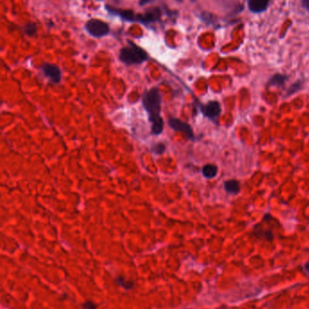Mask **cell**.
Listing matches in <instances>:
<instances>
[{
  "label": "cell",
  "mask_w": 309,
  "mask_h": 309,
  "mask_svg": "<svg viewBox=\"0 0 309 309\" xmlns=\"http://www.w3.org/2000/svg\"><path fill=\"white\" fill-rule=\"evenodd\" d=\"M202 111L204 116L211 120H215L219 118L222 113V107L217 102H210L206 105L202 107Z\"/></svg>",
  "instance_id": "cell-5"
},
{
  "label": "cell",
  "mask_w": 309,
  "mask_h": 309,
  "mask_svg": "<svg viewBox=\"0 0 309 309\" xmlns=\"http://www.w3.org/2000/svg\"><path fill=\"white\" fill-rule=\"evenodd\" d=\"M142 103L146 111L149 114L153 135H159L163 130V120L160 116L161 97L156 88L151 89L150 91L145 92Z\"/></svg>",
  "instance_id": "cell-1"
},
{
  "label": "cell",
  "mask_w": 309,
  "mask_h": 309,
  "mask_svg": "<svg viewBox=\"0 0 309 309\" xmlns=\"http://www.w3.org/2000/svg\"><path fill=\"white\" fill-rule=\"evenodd\" d=\"M304 268H305V273H306V274H307V275L309 276V261L308 262H306V263L305 264V266H304Z\"/></svg>",
  "instance_id": "cell-18"
},
{
  "label": "cell",
  "mask_w": 309,
  "mask_h": 309,
  "mask_svg": "<svg viewBox=\"0 0 309 309\" xmlns=\"http://www.w3.org/2000/svg\"><path fill=\"white\" fill-rule=\"evenodd\" d=\"M224 187H225L227 192L229 194H232V195H236L241 191V185H240V183L237 180L226 181L225 184H224Z\"/></svg>",
  "instance_id": "cell-9"
},
{
  "label": "cell",
  "mask_w": 309,
  "mask_h": 309,
  "mask_svg": "<svg viewBox=\"0 0 309 309\" xmlns=\"http://www.w3.org/2000/svg\"><path fill=\"white\" fill-rule=\"evenodd\" d=\"M203 173L206 178H215L217 176V167L212 164H208L206 166H203Z\"/></svg>",
  "instance_id": "cell-10"
},
{
  "label": "cell",
  "mask_w": 309,
  "mask_h": 309,
  "mask_svg": "<svg viewBox=\"0 0 309 309\" xmlns=\"http://www.w3.org/2000/svg\"><path fill=\"white\" fill-rule=\"evenodd\" d=\"M191 1H195V0H191Z\"/></svg>",
  "instance_id": "cell-21"
},
{
  "label": "cell",
  "mask_w": 309,
  "mask_h": 309,
  "mask_svg": "<svg viewBox=\"0 0 309 309\" xmlns=\"http://www.w3.org/2000/svg\"><path fill=\"white\" fill-rule=\"evenodd\" d=\"M160 12L158 8H153L149 11L146 12L144 15H138L136 19L140 20L142 23H150V22H154L160 18Z\"/></svg>",
  "instance_id": "cell-8"
},
{
  "label": "cell",
  "mask_w": 309,
  "mask_h": 309,
  "mask_svg": "<svg viewBox=\"0 0 309 309\" xmlns=\"http://www.w3.org/2000/svg\"><path fill=\"white\" fill-rule=\"evenodd\" d=\"M153 0H141V2H140V5L141 6H143V5L148 4L150 2H152Z\"/></svg>",
  "instance_id": "cell-19"
},
{
  "label": "cell",
  "mask_w": 309,
  "mask_h": 309,
  "mask_svg": "<svg viewBox=\"0 0 309 309\" xmlns=\"http://www.w3.org/2000/svg\"><path fill=\"white\" fill-rule=\"evenodd\" d=\"M165 148L166 147H165V144H157L153 147V153H155L156 154H162V153H165Z\"/></svg>",
  "instance_id": "cell-14"
},
{
  "label": "cell",
  "mask_w": 309,
  "mask_h": 309,
  "mask_svg": "<svg viewBox=\"0 0 309 309\" xmlns=\"http://www.w3.org/2000/svg\"><path fill=\"white\" fill-rule=\"evenodd\" d=\"M302 3L304 8L306 9V11L309 12V0H302Z\"/></svg>",
  "instance_id": "cell-17"
},
{
  "label": "cell",
  "mask_w": 309,
  "mask_h": 309,
  "mask_svg": "<svg viewBox=\"0 0 309 309\" xmlns=\"http://www.w3.org/2000/svg\"><path fill=\"white\" fill-rule=\"evenodd\" d=\"M43 71L53 83H59L61 81V71L57 65L46 64L43 66Z\"/></svg>",
  "instance_id": "cell-6"
},
{
  "label": "cell",
  "mask_w": 309,
  "mask_h": 309,
  "mask_svg": "<svg viewBox=\"0 0 309 309\" xmlns=\"http://www.w3.org/2000/svg\"><path fill=\"white\" fill-rule=\"evenodd\" d=\"M177 1H179V2H181V0H177Z\"/></svg>",
  "instance_id": "cell-20"
},
{
  "label": "cell",
  "mask_w": 309,
  "mask_h": 309,
  "mask_svg": "<svg viewBox=\"0 0 309 309\" xmlns=\"http://www.w3.org/2000/svg\"><path fill=\"white\" fill-rule=\"evenodd\" d=\"M270 0H248V8L253 13H261L267 8Z\"/></svg>",
  "instance_id": "cell-7"
},
{
  "label": "cell",
  "mask_w": 309,
  "mask_h": 309,
  "mask_svg": "<svg viewBox=\"0 0 309 309\" xmlns=\"http://www.w3.org/2000/svg\"><path fill=\"white\" fill-rule=\"evenodd\" d=\"M108 10L112 12V13H115L117 15H121L122 18L129 20V21H134L136 19L134 16V12L131 11V10H113V9L109 8H108Z\"/></svg>",
  "instance_id": "cell-11"
},
{
  "label": "cell",
  "mask_w": 309,
  "mask_h": 309,
  "mask_svg": "<svg viewBox=\"0 0 309 309\" xmlns=\"http://www.w3.org/2000/svg\"><path fill=\"white\" fill-rule=\"evenodd\" d=\"M35 31H37V29H35V25L34 23H29L26 27V33L28 35L34 34L35 33Z\"/></svg>",
  "instance_id": "cell-15"
},
{
  "label": "cell",
  "mask_w": 309,
  "mask_h": 309,
  "mask_svg": "<svg viewBox=\"0 0 309 309\" xmlns=\"http://www.w3.org/2000/svg\"><path fill=\"white\" fill-rule=\"evenodd\" d=\"M169 125L170 127L174 129L175 131L183 132L184 134H186V136L188 137V139L190 140H194V135H193V131H192V128H191V126L184 122V121H180L179 119H175V118H171L169 120Z\"/></svg>",
  "instance_id": "cell-4"
},
{
  "label": "cell",
  "mask_w": 309,
  "mask_h": 309,
  "mask_svg": "<svg viewBox=\"0 0 309 309\" xmlns=\"http://www.w3.org/2000/svg\"><path fill=\"white\" fill-rule=\"evenodd\" d=\"M147 59V53L131 42L130 46L121 50L120 60L126 64H137L143 63Z\"/></svg>",
  "instance_id": "cell-2"
},
{
  "label": "cell",
  "mask_w": 309,
  "mask_h": 309,
  "mask_svg": "<svg viewBox=\"0 0 309 309\" xmlns=\"http://www.w3.org/2000/svg\"><path fill=\"white\" fill-rule=\"evenodd\" d=\"M83 309H97V305L93 301H86L83 304Z\"/></svg>",
  "instance_id": "cell-16"
},
{
  "label": "cell",
  "mask_w": 309,
  "mask_h": 309,
  "mask_svg": "<svg viewBox=\"0 0 309 309\" xmlns=\"http://www.w3.org/2000/svg\"><path fill=\"white\" fill-rule=\"evenodd\" d=\"M115 282L117 283L119 286H122V287H123L124 289H127V291H131V289L134 288V281H132V280H127L125 278L121 277V276L115 279Z\"/></svg>",
  "instance_id": "cell-12"
},
{
  "label": "cell",
  "mask_w": 309,
  "mask_h": 309,
  "mask_svg": "<svg viewBox=\"0 0 309 309\" xmlns=\"http://www.w3.org/2000/svg\"><path fill=\"white\" fill-rule=\"evenodd\" d=\"M86 30L93 36L101 37L109 33V27L99 19H92L86 24Z\"/></svg>",
  "instance_id": "cell-3"
},
{
  "label": "cell",
  "mask_w": 309,
  "mask_h": 309,
  "mask_svg": "<svg viewBox=\"0 0 309 309\" xmlns=\"http://www.w3.org/2000/svg\"><path fill=\"white\" fill-rule=\"evenodd\" d=\"M287 80V77L282 74H276L269 81V85L271 86H282Z\"/></svg>",
  "instance_id": "cell-13"
}]
</instances>
